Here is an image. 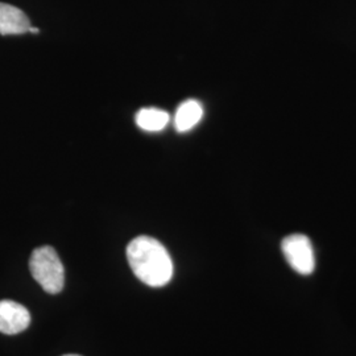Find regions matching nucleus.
<instances>
[{
	"mask_svg": "<svg viewBox=\"0 0 356 356\" xmlns=\"http://www.w3.org/2000/svg\"><path fill=\"white\" fill-rule=\"evenodd\" d=\"M202 116L204 107L201 103L195 99L185 101L178 106L175 115V127L178 132H188L201 122Z\"/></svg>",
	"mask_w": 356,
	"mask_h": 356,
	"instance_id": "nucleus-6",
	"label": "nucleus"
},
{
	"mask_svg": "<svg viewBox=\"0 0 356 356\" xmlns=\"http://www.w3.org/2000/svg\"><path fill=\"white\" fill-rule=\"evenodd\" d=\"M127 260L135 276L144 284L160 288L173 277V261L165 247L151 236H138L127 245Z\"/></svg>",
	"mask_w": 356,
	"mask_h": 356,
	"instance_id": "nucleus-1",
	"label": "nucleus"
},
{
	"mask_svg": "<svg viewBox=\"0 0 356 356\" xmlns=\"http://www.w3.org/2000/svg\"><path fill=\"white\" fill-rule=\"evenodd\" d=\"M281 250L288 264L300 275H310L316 269V257L310 239L294 234L286 236L281 243Z\"/></svg>",
	"mask_w": 356,
	"mask_h": 356,
	"instance_id": "nucleus-3",
	"label": "nucleus"
},
{
	"mask_svg": "<svg viewBox=\"0 0 356 356\" xmlns=\"http://www.w3.org/2000/svg\"><path fill=\"white\" fill-rule=\"evenodd\" d=\"M63 356H81V355H76V354H67V355H63Z\"/></svg>",
	"mask_w": 356,
	"mask_h": 356,
	"instance_id": "nucleus-9",
	"label": "nucleus"
},
{
	"mask_svg": "<svg viewBox=\"0 0 356 356\" xmlns=\"http://www.w3.org/2000/svg\"><path fill=\"white\" fill-rule=\"evenodd\" d=\"M31 22L17 7L0 3V35H23L29 31Z\"/></svg>",
	"mask_w": 356,
	"mask_h": 356,
	"instance_id": "nucleus-5",
	"label": "nucleus"
},
{
	"mask_svg": "<svg viewBox=\"0 0 356 356\" xmlns=\"http://www.w3.org/2000/svg\"><path fill=\"white\" fill-rule=\"evenodd\" d=\"M31 323V314L26 306L11 301H0V332L6 335H16L28 329Z\"/></svg>",
	"mask_w": 356,
	"mask_h": 356,
	"instance_id": "nucleus-4",
	"label": "nucleus"
},
{
	"mask_svg": "<svg viewBox=\"0 0 356 356\" xmlns=\"http://www.w3.org/2000/svg\"><path fill=\"white\" fill-rule=\"evenodd\" d=\"M29 33H38L40 32V29L38 28H33V26H29V31H28Z\"/></svg>",
	"mask_w": 356,
	"mask_h": 356,
	"instance_id": "nucleus-8",
	"label": "nucleus"
},
{
	"mask_svg": "<svg viewBox=\"0 0 356 356\" xmlns=\"http://www.w3.org/2000/svg\"><path fill=\"white\" fill-rule=\"evenodd\" d=\"M29 270L41 288L49 294L61 292L65 284V269L56 250L51 245L36 248L29 259Z\"/></svg>",
	"mask_w": 356,
	"mask_h": 356,
	"instance_id": "nucleus-2",
	"label": "nucleus"
},
{
	"mask_svg": "<svg viewBox=\"0 0 356 356\" xmlns=\"http://www.w3.org/2000/svg\"><path fill=\"white\" fill-rule=\"evenodd\" d=\"M169 119L170 116L166 111L154 107L141 108L135 118L139 128L148 132H159L164 129L169 123Z\"/></svg>",
	"mask_w": 356,
	"mask_h": 356,
	"instance_id": "nucleus-7",
	"label": "nucleus"
}]
</instances>
